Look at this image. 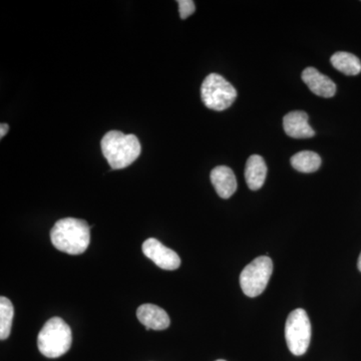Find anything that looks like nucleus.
I'll list each match as a JSON object with an SVG mask.
<instances>
[{
    "mask_svg": "<svg viewBox=\"0 0 361 361\" xmlns=\"http://www.w3.org/2000/svg\"><path fill=\"white\" fill-rule=\"evenodd\" d=\"M52 245L70 255H80L90 242V228L85 220L65 218L59 220L51 231Z\"/></svg>",
    "mask_w": 361,
    "mask_h": 361,
    "instance_id": "f257e3e1",
    "label": "nucleus"
},
{
    "mask_svg": "<svg viewBox=\"0 0 361 361\" xmlns=\"http://www.w3.org/2000/svg\"><path fill=\"white\" fill-rule=\"evenodd\" d=\"M102 152L113 170L129 167L140 155L142 147L135 135H126L120 130H111L104 135Z\"/></svg>",
    "mask_w": 361,
    "mask_h": 361,
    "instance_id": "f03ea898",
    "label": "nucleus"
},
{
    "mask_svg": "<svg viewBox=\"0 0 361 361\" xmlns=\"http://www.w3.org/2000/svg\"><path fill=\"white\" fill-rule=\"evenodd\" d=\"M73 341L71 327L61 318H51L40 330L37 346L40 353L49 358H58L70 350Z\"/></svg>",
    "mask_w": 361,
    "mask_h": 361,
    "instance_id": "7ed1b4c3",
    "label": "nucleus"
},
{
    "mask_svg": "<svg viewBox=\"0 0 361 361\" xmlns=\"http://www.w3.org/2000/svg\"><path fill=\"white\" fill-rule=\"evenodd\" d=\"M201 97L207 108L221 111L232 106L237 99V90L222 75L211 73L202 84Z\"/></svg>",
    "mask_w": 361,
    "mask_h": 361,
    "instance_id": "20e7f679",
    "label": "nucleus"
},
{
    "mask_svg": "<svg viewBox=\"0 0 361 361\" xmlns=\"http://www.w3.org/2000/svg\"><path fill=\"white\" fill-rule=\"evenodd\" d=\"M285 339L292 355H303L310 348L311 323L307 313L302 308L292 311L287 318Z\"/></svg>",
    "mask_w": 361,
    "mask_h": 361,
    "instance_id": "39448f33",
    "label": "nucleus"
},
{
    "mask_svg": "<svg viewBox=\"0 0 361 361\" xmlns=\"http://www.w3.org/2000/svg\"><path fill=\"white\" fill-rule=\"evenodd\" d=\"M272 260L267 256H261L246 266L240 275V285L244 294L256 297L262 294L272 275Z\"/></svg>",
    "mask_w": 361,
    "mask_h": 361,
    "instance_id": "423d86ee",
    "label": "nucleus"
},
{
    "mask_svg": "<svg viewBox=\"0 0 361 361\" xmlns=\"http://www.w3.org/2000/svg\"><path fill=\"white\" fill-rule=\"evenodd\" d=\"M142 252L149 259H151L157 266L164 270H176L180 267V259L179 255L161 244L159 240L149 238L142 244Z\"/></svg>",
    "mask_w": 361,
    "mask_h": 361,
    "instance_id": "0eeeda50",
    "label": "nucleus"
},
{
    "mask_svg": "<svg viewBox=\"0 0 361 361\" xmlns=\"http://www.w3.org/2000/svg\"><path fill=\"white\" fill-rule=\"evenodd\" d=\"M302 80L316 96L332 97L336 94V85L334 80L314 68H305L302 73Z\"/></svg>",
    "mask_w": 361,
    "mask_h": 361,
    "instance_id": "6e6552de",
    "label": "nucleus"
},
{
    "mask_svg": "<svg viewBox=\"0 0 361 361\" xmlns=\"http://www.w3.org/2000/svg\"><path fill=\"white\" fill-rule=\"evenodd\" d=\"M285 133L294 139H308L314 137L315 132L308 123L305 111H295L287 114L283 118Z\"/></svg>",
    "mask_w": 361,
    "mask_h": 361,
    "instance_id": "1a4fd4ad",
    "label": "nucleus"
},
{
    "mask_svg": "<svg viewBox=\"0 0 361 361\" xmlns=\"http://www.w3.org/2000/svg\"><path fill=\"white\" fill-rule=\"evenodd\" d=\"M139 322L147 330L167 329L170 325V317L165 310L154 304H142L137 310Z\"/></svg>",
    "mask_w": 361,
    "mask_h": 361,
    "instance_id": "9d476101",
    "label": "nucleus"
},
{
    "mask_svg": "<svg viewBox=\"0 0 361 361\" xmlns=\"http://www.w3.org/2000/svg\"><path fill=\"white\" fill-rule=\"evenodd\" d=\"M211 182L221 198L229 199L237 190V180L229 167L219 166L211 172Z\"/></svg>",
    "mask_w": 361,
    "mask_h": 361,
    "instance_id": "9b49d317",
    "label": "nucleus"
},
{
    "mask_svg": "<svg viewBox=\"0 0 361 361\" xmlns=\"http://www.w3.org/2000/svg\"><path fill=\"white\" fill-rule=\"evenodd\" d=\"M267 176V166L264 159L259 155H252L246 163L245 179L249 189L257 191L264 185Z\"/></svg>",
    "mask_w": 361,
    "mask_h": 361,
    "instance_id": "f8f14e48",
    "label": "nucleus"
},
{
    "mask_svg": "<svg viewBox=\"0 0 361 361\" xmlns=\"http://www.w3.org/2000/svg\"><path fill=\"white\" fill-rule=\"evenodd\" d=\"M330 63L334 68L346 75H357L361 71L360 59L349 52H336L330 59Z\"/></svg>",
    "mask_w": 361,
    "mask_h": 361,
    "instance_id": "ddd939ff",
    "label": "nucleus"
},
{
    "mask_svg": "<svg viewBox=\"0 0 361 361\" xmlns=\"http://www.w3.org/2000/svg\"><path fill=\"white\" fill-rule=\"evenodd\" d=\"M292 167L301 173L316 172L322 166L319 155L311 151H302L295 154L291 158Z\"/></svg>",
    "mask_w": 361,
    "mask_h": 361,
    "instance_id": "4468645a",
    "label": "nucleus"
},
{
    "mask_svg": "<svg viewBox=\"0 0 361 361\" xmlns=\"http://www.w3.org/2000/svg\"><path fill=\"white\" fill-rule=\"evenodd\" d=\"M14 310L13 303L6 297L0 298V339L4 341L9 336L13 325Z\"/></svg>",
    "mask_w": 361,
    "mask_h": 361,
    "instance_id": "2eb2a0df",
    "label": "nucleus"
},
{
    "mask_svg": "<svg viewBox=\"0 0 361 361\" xmlns=\"http://www.w3.org/2000/svg\"><path fill=\"white\" fill-rule=\"evenodd\" d=\"M178 4H179L180 18L182 20H186L196 11V6H195L193 0H180V1H178Z\"/></svg>",
    "mask_w": 361,
    "mask_h": 361,
    "instance_id": "dca6fc26",
    "label": "nucleus"
},
{
    "mask_svg": "<svg viewBox=\"0 0 361 361\" xmlns=\"http://www.w3.org/2000/svg\"><path fill=\"white\" fill-rule=\"evenodd\" d=\"M8 130L9 127L7 123H1V125H0V137H1V139L7 134Z\"/></svg>",
    "mask_w": 361,
    "mask_h": 361,
    "instance_id": "f3484780",
    "label": "nucleus"
},
{
    "mask_svg": "<svg viewBox=\"0 0 361 361\" xmlns=\"http://www.w3.org/2000/svg\"><path fill=\"white\" fill-rule=\"evenodd\" d=\"M357 267H358V269H360V271L361 272V253L360 255V258H358Z\"/></svg>",
    "mask_w": 361,
    "mask_h": 361,
    "instance_id": "a211bd4d",
    "label": "nucleus"
},
{
    "mask_svg": "<svg viewBox=\"0 0 361 361\" xmlns=\"http://www.w3.org/2000/svg\"><path fill=\"white\" fill-rule=\"evenodd\" d=\"M216 361H226V360H216Z\"/></svg>",
    "mask_w": 361,
    "mask_h": 361,
    "instance_id": "6ab92c4d",
    "label": "nucleus"
}]
</instances>
